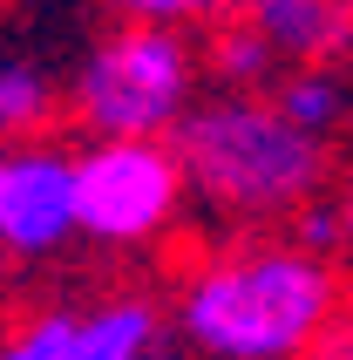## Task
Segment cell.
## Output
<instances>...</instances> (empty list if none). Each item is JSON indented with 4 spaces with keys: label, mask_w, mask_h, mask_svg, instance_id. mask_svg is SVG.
Segmentation results:
<instances>
[{
    "label": "cell",
    "mask_w": 353,
    "mask_h": 360,
    "mask_svg": "<svg viewBox=\"0 0 353 360\" xmlns=\"http://www.w3.org/2000/svg\"><path fill=\"white\" fill-rule=\"evenodd\" d=\"M176 320L157 292H102V300L41 306L0 340L7 360H150L163 354Z\"/></svg>",
    "instance_id": "5b68a950"
},
{
    "label": "cell",
    "mask_w": 353,
    "mask_h": 360,
    "mask_svg": "<svg viewBox=\"0 0 353 360\" xmlns=\"http://www.w3.org/2000/svg\"><path fill=\"white\" fill-rule=\"evenodd\" d=\"M197 82L204 55L184 41V27L116 20L68 75V116L89 136H170L176 116L197 102Z\"/></svg>",
    "instance_id": "3957f363"
},
{
    "label": "cell",
    "mask_w": 353,
    "mask_h": 360,
    "mask_svg": "<svg viewBox=\"0 0 353 360\" xmlns=\"http://www.w3.org/2000/svg\"><path fill=\"white\" fill-rule=\"evenodd\" d=\"M197 55H204V75H211L217 89H272V82L285 75V55H278L245 14H224Z\"/></svg>",
    "instance_id": "9c48e42d"
},
{
    "label": "cell",
    "mask_w": 353,
    "mask_h": 360,
    "mask_svg": "<svg viewBox=\"0 0 353 360\" xmlns=\"http://www.w3.org/2000/svg\"><path fill=\"white\" fill-rule=\"evenodd\" d=\"M82 238L75 150L48 136H20L0 157V259L48 265Z\"/></svg>",
    "instance_id": "8992f818"
},
{
    "label": "cell",
    "mask_w": 353,
    "mask_h": 360,
    "mask_svg": "<svg viewBox=\"0 0 353 360\" xmlns=\"http://www.w3.org/2000/svg\"><path fill=\"white\" fill-rule=\"evenodd\" d=\"M61 109H68V96L34 55H0V143L48 136Z\"/></svg>",
    "instance_id": "ba28073f"
},
{
    "label": "cell",
    "mask_w": 353,
    "mask_h": 360,
    "mask_svg": "<svg viewBox=\"0 0 353 360\" xmlns=\"http://www.w3.org/2000/svg\"><path fill=\"white\" fill-rule=\"evenodd\" d=\"M176 340L211 360H299L340 320V272L299 238H252L211 252L176 285Z\"/></svg>",
    "instance_id": "6da1fadb"
},
{
    "label": "cell",
    "mask_w": 353,
    "mask_h": 360,
    "mask_svg": "<svg viewBox=\"0 0 353 360\" xmlns=\"http://www.w3.org/2000/svg\"><path fill=\"white\" fill-rule=\"evenodd\" d=\"M102 7H109L116 20H157V27H184V34H191V27L211 34L217 20L238 14L245 0H102Z\"/></svg>",
    "instance_id": "8fae6325"
},
{
    "label": "cell",
    "mask_w": 353,
    "mask_h": 360,
    "mask_svg": "<svg viewBox=\"0 0 353 360\" xmlns=\"http://www.w3.org/2000/svg\"><path fill=\"white\" fill-rule=\"evenodd\" d=\"M191 198L231 224H272L326 184V136L299 129L272 89H217L197 96L170 129Z\"/></svg>",
    "instance_id": "7a4b0ae2"
},
{
    "label": "cell",
    "mask_w": 353,
    "mask_h": 360,
    "mask_svg": "<svg viewBox=\"0 0 353 360\" xmlns=\"http://www.w3.org/2000/svg\"><path fill=\"white\" fill-rule=\"evenodd\" d=\"M0 157H7V143H0Z\"/></svg>",
    "instance_id": "5bb4252c"
},
{
    "label": "cell",
    "mask_w": 353,
    "mask_h": 360,
    "mask_svg": "<svg viewBox=\"0 0 353 360\" xmlns=\"http://www.w3.org/2000/svg\"><path fill=\"white\" fill-rule=\"evenodd\" d=\"M272 102L313 136H333L347 116V89H340L333 61H285V75L272 82Z\"/></svg>",
    "instance_id": "30bf717a"
},
{
    "label": "cell",
    "mask_w": 353,
    "mask_h": 360,
    "mask_svg": "<svg viewBox=\"0 0 353 360\" xmlns=\"http://www.w3.org/2000/svg\"><path fill=\"white\" fill-rule=\"evenodd\" d=\"M347 245H353V204H347Z\"/></svg>",
    "instance_id": "4fadbf2b"
},
{
    "label": "cell",
    "mask_w": 353,
    "mask_h": 360,
    "mask_svg": "<svg viewBox=\"0 0 353 360\" xmlns=\"http://www.w3.org/2000/svg\"><path fill=\"white\" fill-rule=\"evenodd\" d=\"M238 14L285 61H340L353 48V0H245Z\"/></svg>",
    "instance_id": "52a82bcc"
},
{
    "label": "cell",
    "mask_w": 353,
    "mask_h": 360,
    "mask_svg": "<svg viewBox=\"0 0 353 360\" xmlns=\"http://www.w3.org/2000/svg\"><path fill=\"white\" fill-rule=\"evenodd\" d=\"M82 238L102 252H150L184 224V157L170 136H89L75 150Z\"/></svg>",
    "instance_id": "277c9868"
},
{
    "label": "cell",
    "mask_w": 353,
    "mask_h": 360,
    "mask_svg": "<svg viewBox=\"0 0 353 360\" xmlns=\"http://www.w3.org/2000/svg\"><path fill=\"white\" fill-rule=\"evenodd\" d=\"M293 238L313 245V252H333L347 238V211H326V204H299L293 211Z\"/></svg>",
    "instance_id": "7c38bea8"
}]
</instances>
